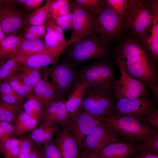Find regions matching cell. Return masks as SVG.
<instances>
[{
  "label": "cell",
  "instance_id": "cell-33",
  "mask_svg": "<svg viewBox=\"0 0 158 158\" xmlns=\"http://www.w3.org/2000/svg\"><path fill=\"white\" fill-rule=\"evenodd\" d=\"M137 150L158 155V133H156L146 138L139 143Z\"/></svg>",
  "mask_w": 158,
  "mask_h": 158
},
{
  "label": "cell",
  "instance_id": "cell-36",
  "mask_svg": "<svg viewBox=\"0 0 158 158\" xmlns=\"http://www.w3.org/2000/svg\"><path fill=\"white\" fill-rule=\"evenodd\" d=\"M128 0H106L107 6L124 19Z\"/></svg>",
  "mask_w": 158,
  "mask_h": 158
},
{
  "label": "cell",
  "instance_id": "cell-50",
  "mask_svg": "<svg viewBox=\"0 0 158 158\" xmlns=\"http://www.w3.org/2000/svg\"><path fill=\"white\" fill-rule=\"evenodd\" d=\"M19 80L22 89L26 95V98L30 96L34 95L33 89L22 80L20 79Z\"/></svg>",
  "mask_w": 158,
  "mask_h": 158
},
{
  "label": "cell",
  "instance_id": "cell-51",
  "mask_svg": "<svg viewBox=\"0 0 158 158\" xmlns=\"http://www.w3.org/2000/svg\"><path fill=\"white\" fill-rule=\"evenodd\" d=\"M35 29L36 33L39 36L41 39L44 38L46 33L45 27L44 25L35 26Z\"/></svg>",
  "mask_w": 158,
  "mask_h": 158
},
{
  "label": "cell",
  "instance_id": "cell-46",
  "mask_svg": "<svg viewBox=\"0 0 158 158\" xmlns=\"http://www.w3.org/2000/svg\"><path fill=\"white\" fill-rule=\"evenodd\" d=\"M16 94L9 84L5 80L0 82V94L10 95Z\"/></svg>",
  "mask_w": 158,
  "mask_h": 158
},
{
  "label": "cell",
  "instance_id": "cell-12",
  "mask_svg": "<svg viewBox=\"0 0 158 158\" xmlns=\"http://www.w3.org/2000/svg\"><path fill=\"white\" fill-rule=\"evenodd\" d=\"M120 137L114 129L101 121L88 134L79 147L80 150L98 153L107 145L121 140Z\"/></svg>",
  "mask_w": 158,
  "mask_h": 158
},
{
  "label": "cell",
  "instance_id": "cell-21",
  "mask_svg": "<svg viewBox=\"0 0 158 158\" xmlns=\"http://www.w3.org/2000/svg\"><path fill=\"white\" fill-rule=\"evenodd\" d=\"M18 59L22 65L39 70L44 69L51 64L54 65L53 58L47 51L23 56Z\"/></svg>",
  "mask_w": 158,
  "mask_h": 158
},
{
  "label": "cell",
  "instance_id": "cell-47",
  "mask_svg": "<svg viewBox=\"0 0 158 158\" xmlns=\"http://www.w3.org/2000/svg\"><path fill=\"white\" fill-rule=\"evenodd\" d=\"M11 122L5 121H0V126L2 129L3 132L8 134L10 136L14 132L15 127Z\"/></svg>",
  "mask_w": 158,
  "mask_h": 158
},
{
  "label": "cell",
  "instance_id": "cell-9",
  "mask_svg": "<svg viewBox=\"0 0 158 158\" xmlns=\"http://www.w3.org/2000/svg\"><path fill=\"white\" fill-rule=\"evenodd\" d=\"M157 102L148 92L136 99H119L110 113L136 117L145 121L149 114L157 109Z\"/></svg>",
  "mask_w": 158,
  "mask_h": 158
},
{
  "label": "cell",
  "instance_id": "cell-23",
  "mask_svg": "<svg viewBox=\"0 0 158 158\" xmlns=\"http://www.w3.org/2000/svg\"><path fill=\"white\" fill-rule=\"evenodd\" d=\"M45 51H47L44 41L42 39L23 40H22L12 56L19 58Z\"/></svg>",
  "mask_w": 158,
  "mask_h": 158
},
{
  "label": "cell",
  "instance_id": "cell-14",
  "mask_svg": "<svg viewBox=\"0 0 158 158\" xmlns=\"http://www.w3.org/2000/svg\"><path fill=\"white\" fill-rule=\"evenodd\" d=\"M71 5L73 28L67 46L92 32L95 25L94 15L79 6Z\"/></svg>",
  "mask_w": 158,
  "mask_h": 158
},
{
  "label": "cell",
  "instance_id": "cell-19",
  "mask_svg": "<svg viewBox=\"0 0 158 158\" xmlns=\"http://www.w3.org/2000/svg\"><path fill=\"white\" fill-rule=\"evenodd\" d=\"M87 88L80 78L71 89L65 103L66 110L70 118L76 114L80 109Z\"/></svg>",
  "mask_w": 158,
  "mask_h": 158
},
{
  "label": "cell",
  "instance_id": "cell-24",
  "mask_svg": "<svg viewBox=\"0 0 158 158\" xmlns=\"http://www.w3.org/2000/svg\"><path fill=\"white\" fill-rule=\"evenodd\" d=\"M22 41L20 35H7L0 43V66L11 57Z\"/></svg>",
  "mask_w": 158,
  "mask_h": 158
},
{
  "label": "cell",
  "instance_id": "cell-4",
  "mask_svg": "<svg viewBox=\"0 0 158 158\" xmlns=\"http://www.w3.org/2000/svg\"><path fill=\"white\" fill-rule=\"evenodd\" d=\"M101 121L114 129L119 135L130 142L139 143L157 133L140 118L110 113L101 118Z\"/></svg>",
  "mask_w": 158,
  "mask_h": 158
},
{
  "label": "cell",
  "instance_id": "cell-18",
  "mask_svg": "<svg viewBox=\"0 0 158 158\" xmlns=\"http://www.w3.org/2000/svg\"><path fill=\"white\" fill-rule=\"evenodd\" d=\"M137 151L133 143L121 140L107 145L98 153L102 158H130Z\"/></svg>",
  "mask_w": 158,
  "mask_h": 158
},
{
  "label": "cell",
  "instance_id": "cell-49",
  "mask_svg": "<svg viewBox=\"0 0 158 158\" xmlns=\"http://www.w3.org/2000/svg\"><path fill=\"white\" fill-rule=\"evenodd\" d=\"M26 158H44L41 148L32 147Z\"/></svg>",
  "mask_w": 158,
  "mask_h": 158
},
{
  "label": "cell",
  "instance_id": "cell-56",
  "mask_svg": "<svg viewBox=\"0 0 158 158\" xmlns=\"http://www.w3.org/2000/svg\"><path fill=\"white\" fill-rule=\"evenodd\" d=\"M1 153H2V152H1V150L0 149V154H1Z\"/></svg>",
  "mask_w": 158,
  "mask_h": 158
},
{
  "label": "cell",
  "instance_id": "cell-16",
  "mask_svg": "<svg viewBox=\"0 0 158 158\" xmlns=\"http://www.w3.org/2000/svg\"><path fill=\"white\" fill-rule=\"evenodd\" d=\"M53 142L63 158H77L80 155V149L75 139L66 128L57 132Z\"/></svg>",
  "mask_w": 158,
  "mask_h": 158
},
{
  "label": "cell",
  "instance_id": "cell-25",
  "mask_svg": "<svg viewBox=\"0 0 158 158\" xmlns=\"http://www.w3.org/2000/svg\"><path fill=\"white\" fill-rule=\"evenodd\" d=\"M58 129V126L56 123L51 124L47 127H39L33 130L30 138L39 147L51 141Z\"/></svg>",
  "mask_w": 158,
  "mask_h": 158
},
{
  "label": "cell",
  "instance_id": "cell-40",
  "mask_svg": "<svg viewBox=\"0 0 158 158\" xmlns=\"http://www.w3.org/2000/svg\"><path fill=\"white\" fill-rule=\"evenodd\" d=\"M25 99L16 94L10 95L0 94V100L11 104L23 103Z\"/></svg>",
  "mask_w": 158,
  "mask_h": 158
},
{
  "label": "cell",
  "instance_id": "cell-7",
  "mask_svg": "<svg viewBox=\"0 0 158 158\" xmlns=\"http://www.w3.org/2000/svg\"><path fill=\"white\" fill-rule=\"evenodd\" d=\"M115 99L111 90L87 87L80 109L102 118L111 112L115 104Z\"/></svg>",
  "mask_w": 158,
  "mask_h": 158
},
{
  "label": "cell",
  "instance_id": "cell-2",
  "mask_svg": "<svg viewBox=\"0 0 158 158\" xmlns=\"http://www.w3.org/2000/svg\"><path fill=\"white\" fill-rule=\"evenodd\" d=\"M111 50L100 38L92 32L67 45L63 53V60L76 66L82 63L108 56Z\"/></svg>",
  "mask_w": 158,
  "mask_h": 158
},
{
  "label": "cell",
  "instance_id": "cell-52",
  "mask_svg": "<svg viewBox=\"0 0 158 158\" xmlns=\"http://www.w3.org/2000/svg\"><path fill=\"white\" fill-rule=\"evenodd\" d=\"M134 158H158V155H154L148 152H140Z\"/></svg>",
  "mask_w": 158,
  "mask_h": 158
},
{
  "label": "cell",
  "instance_id": "cell-3",
  "mask_svg": "<svg viewBox=\"0 0 158 158\" xmlns=\"http://www.w3.org/2000/svg\"><path fill=\"white\" fill-rule=\"evenodd\" d=\"M152 0H128L124 17L129 36L142 43L153 21Z\"/></svg>",
  "mask_w": 158,
  "mask_h": 158
},
{
  "label": "cell",
  "instance_id": "cell-43",
  "mask_svg": "<svg viewBox=\"0 0 158 158\" xmlns=\"http://www.w3.org/2000/svg\"><path fill=\"white\" fill-rule=\"evenodd\" d=\"M44 1L43 0H25L23 6L27 11H33L39 8Z\"/></svg>",
  "mask_w": 158,
  "mask_h": 158
},
{
  "label": "cell",
  "instance_id": "cell-5",
  "mask_svg": "<svg viewBox=\"0 0 158 158\" xmlns=\"http://www.w3.org/2000/svg\"><path fill=\"white\" fill-rule=\"evenodd\" d=\"M92 32L109 47L120 41L127 30L125 19L106 5L95 17Z\"/></svg>",
  "mask_w": 158,
  "mask_h": 158
},
{
  "label": "cell",
  "instance_id": "cell-17",
  "mask_svg": "<svg viewBox=\"0 0 158 158\" xmlns=\"http://www.w3.org/2000/svg\"><path fill=\"white\" fill-rule=\"evenodd\" d=\"M43 70V78L33 88V92L34 95L42 102L45 110L55 100L57 87L49 80L47 67Z\"/></svg>",
  "mask_w": 158,
  "mask_h": 158
},
{
  "label": "cell",
  "instance_id": "cell-37",
  "mask_svg": "<svg viewBox=\"0 0 158 158\" xmlns=\"http://www.w3.org/2000/svg\"><path fill=\"white\" fill-rule=\"evenodd\" d=\"M40 148L44 158H63L54 142L50 141Z\"/></svg>",
  "mask_w": 158,
  "mask_h": 158
},
{
  "label": "cell",
  "instance_id": "cell-29",
  "mask_svg": "<svg viewBox=\"0 0 158 158\" xmlns=\"http://www.w3.org/2000/svg\"><path fill=\"white\" fill-rule=\"evenodd\" d=\"M23 103L11 104L0 100V121L11 122L22 111Z\"/></svg>",
  "mask_w": 158,
  "mask_h": 158
},
{
  "label": "cell",
  "instance_id": "cell-42",
  "mask_svg": "<svg viewBox=\"0 0 158 158\" xmlns=\"http://www.w3.org/2000/svg\"><path fill=\"white\" fill-rule=\"evenodd\" d=\"M24 29L23 33L20 35L22 40L41 39L35 32V26L28 27Z\"/></svg>",
  "mask_w": 158,
  "mask_h": 158
},
{
  "label": "cell",
  "instance_id": "cell-8",
  "mask_svg": "<svg viewBox=\"0 0 158 158\" xmlns=\"http://www.w3.org/2000/svg\"><path fill=\"white\" fill-rule=\"evenodd\" d=\"M76 66L63 60L51 67H47L48 75L57 87L55 100L68 97L71 89L80 78Z\"/></svg>",
  "mask_w": 158,
  "mask_h": 158
},
{
  "label": "cell",
  "instance_id": "cell-31",
  "mask_svg": "<svg viewBox=\"0 0 158 158\" xmlns=\"http://www.w3.org/2000/svg\"><path fill=\"white\" fill-rule=\"evenodd\" d=\"M69 2L71 5L80 7L91 13L95 17L107 5L106 0H73Z\"/></svg>",
  "mask_w": 158,
  "mask_h": 158
},
{
  "label": "cell",
  "instance_id": "cell-22",
  "mask_svg": "<svg viewBox=\"0 0 158 158\" xmlns=\"http://www.w3.org/2000/svg\"><path fill=\"white\" fill-rule=\"evenodd\" d=\"M52 0H47L46 3L26 16L23 29L30 26L44 25L51 16L50 6Z\"/></svg>",
  "mask_w": 158,
  "mask_h": 158
},
{
  "label": "cell",
  "instance_id": "cell-20",
  "mask_svg": "<svg viewBox=\"0 0 158 158\" xmlns=\"http://www.w3.org/2000/svg\"><path fill=\"white\" fill-rule=\"evenodd\" d=\"M153 12L152 23L143 43L151 53L156 62L158 59V0H152Z\"/></svg>",
  "mask_w": 158,
  "mask_h": 158
},
{
  "label": "cell",
  "instance_id": "cell-13",
  "mask_svg": "<svg viewBox=\"0 0 158 158\" xmlns=\"http://www.w3.org/2000/svg\"><path fill=\"white\" fill-rule=\"evenodd\" d=\"M101 121V118L80 109L70 118L65 128L74 138L79 146L92 129Z\"/></svg>",
  "mask_w": 158,
  "mask_h": 158
},
{
  "label": "cell",
  "instance_id": "cell-11",
  "mask_svg": "<svg viewBox=\"0 0 158 158\" xmlns=\"http://www.w3.org/2000/svg\"><path fill=\"white\" fill-rule=\"evenodd\" d=\"M16 5L17 0H0V24L7 36L16 35L23 29L26 13Z\"/></svg>",
  "mask_w": 158,
  "mask_h": 158
},
{
  "label": "cell",
  "instance_id": "cell-53",
  "mask_svg": "<svg viewBox=\"0 0 158 158\" xmlns=\"http://www.w3.org/2000/svg\"><path fill=\"white\" fill-rule=\"evenodd\" d=\"M63 31L72 29L73 25L72 22H65L60 26Z\"/></svg>",
  "mask_w": 158,
  "mask_h": 158
},
{
  "label": "cell",
  "instance_id": "cell-44",
  "mask_svg": "<svg viewBox=\"0 0 158 158\" xmlns=\"http://www.w3.org/2000/svg\"><path fill=\"white\" fill-rule=\"evenodd\" d=\"M72 14L71 11L64 16L51 20L55 24L60 27L62 24L65 22H72Z\"/></svg>",
  "mask_w": 158,
  "mask_h": 158
},
{
  "label": "cell",
  "instance_id": "cell-38",
  "mask_svg": "<svg viewBox=\"0 0 158 158\" xmlns=\"http://www.w3.org/2000/svg\"><path fill=\"white\" fill-rule=\"evenodd\" d=\"M5 80L9 84L16 94L25 98H26V95L22 89L19 79L12 76L8 78Z\"/></svg>",
  "mask_w": 158,
  "mask_h": 158
},
{
  "label": "cell",
  "instance_id": "cell-48",
  "mask_svg": "<svg viewBox=\"0 0 158 158\" xmlns=\"http://www.w3.org/2000/svg\"><path fill=\"white\" fill-rule=\"evenodd\" d=\"M82 152L77 158H102L99 153L82 150Z\"/></svg>",
  "mask_w": 158,
  "mask_h": 158
},
{
  "label": "cell",
  "instance_id": "cell-45",
  "mask_svg": "<svg viewBox=\"0 0 158 158\" xmlns=\"http://www.w3.org/2000/svg\"><path fill=\"white\" fill-rule=\"evenodd\" d=\"M61 9V16H64L69 12L72 9V6L68 0H56Z\"/></svg>",
  "mask_w": 158,
  "mask_h": 158
},
{
  "label": "cell",
  "instance_id": "cell-28",
  "mask_svg": "<svg viewBox=\"0 0 158 158\" xmlns=\"http://www.w3.org/2000/svg\"><path fill=\"white\" fill-rule=\"evenodd\" d=\"M23 107L26 113L38 121L42 118L44 111L42 102L34 95L27 98Z\"/></svg>",
  "mask_w": 158,
  "mask_h": 158
},
{
  "label": "cell",
  "instance_id": "cell-1",
  "mask_svg": "<svg viewBox=\"0 0 158 158\" xmlns=\"http://www.w3.org/2000/svg\"><path fill=\"white\" fill-rule=\"evenodd\" d=\"M121 60L127 73L144 83L152 92L153 98L158 100V69L156 61L147 47L139 40L124 36L114 49Z\"/></svg>",
  "mask_w": 158,
  "mask_h": 158
},
{
  "label": "cell",
  "instance_id": "cell-10",
  "mask_svg": "<svg viewBox=\"0 0 158 158\" xmlns=\"http://www.w3.org/2000/svg\"><path fill=\"white\" fill-rule=\"evenodd\" d=\"M113 52L121 73L119 79H116L111 88L115 98L134 99L148 93L145 85L129 74L121 60L116 53Z\"/></svg>",
  "mask_w": 158,
  "mask_h": 158
},
{
  "label": "cell",
  "instance_id": "cell-26",
  "mask_svg": "<svg viewBox=\"0 0 158 158\" xmlns=\"http://www.w3.org/2000/svg\"><path fill=\"white\" fill-rule=\"evenodd\" d=\"M15 121L14 132L17 136L34 130L38 121L23 111L19 113Z\"/></svg>",
  "mask_w": 158,
  "mask_h": 158
},
{
  "label": "cell",
  "instance_id": "cell-15",
  "mask_svg": "<svg viewBox=\"0 0 158 158\" xmlns=\"http://www.w3.org/2000/svg\"><path fill=\"white\" fill-rule=\"evenodd\" d=\"M66 101L62 99L55 100L49 104L44 110L40 127H47L53 123L65 126L70 118L66 108Z\"/></svg>",
  "mask_w": 158,
  "mask_h": 158
},
{
  "label": "cell",
  "instance_id": "cell-55",
  "mask_svg": "<svg viewBox=\"0 0 158 158\" xmlns=\"http://www.w3.org/2000/svg\"><path fill=\"white\" fill-rule=\"evenodd\" d=\"M3 133V131L2 128L0 126V138Z\"/></svg>",
  "mask_w": 158,
  "mask_h": 158
},
{
  "label": "cell",
  "instance_id": "cell-35",
  "mask_svg": "<svg viewBox=\"0 0 158 158\" xmlns=\"http://www.w3.org/2000/svg\"><path fill=\"white\" fill-rule=\"evenodd\" d=\"M44 25L47 30L46 33L51 37L66 47V41L65 40L63 31L60 27L51 21V19Z\"/></svg>",
  "mask_w": 158,
  "mask_h": 158
},
{
  "label": "cell",
  "instance_id": "cell-6",
  "mask_svg": "<svg viewBox=\"0 0 158 158\" xmlns=\"http://www.w3.org/2000/svg\"><path fill=\"white\" fill-rule=\"evenodd\" d=\"M114 67L110 57L81 66L80 78L87 87H94L111 91L116 79Z\"/></svg>",
  "mask_w": 158,
  "mask_h": 158
},
{
  "label": "cell",
  "instance_id": "cell-34",
  "mask_svg": "<svg viewBox=\"0 0 158 158\" xmlns=\"http://www.w3.org/2000/svg\"><path fill=\"white\" fill-rule=\"evenodd\" d=\"M20 140L10 138L0 147L4 158H17L20 145Z\"/></svg>",
  "mask_w": 158,
  "mask_h": 158
},
{
  "label": "cell",
  "instance_id": "cell-54",
  "mask_svg": "<svg viewBox=\"0 0 158 158\" xmlns=\"http://www.w3.org/2000/svg\"><path fill=\"white\" fill-rule=\"evenodd\" d=\"M6 36L0 24V43Z\"/></svg>",
  "mask_w": 158,
  "mask_h": 158
},
{
  "label": "cell",
  "instance_id": "cell-32",
  "mask_svg": "<svg viewBox=\"0 0 158 158\" xmlns=\"http://www.w3.org/2000/svg\"><path fill=\"white\" fill-rule=\"evenodd\" d=\"M44 41L46 50L53 58L55 65L58 62L60 56L66 47L47 33L44 37Z\"/></svg>",
  "mask_w": 158,
  "mask_h": 158
},
{
  "label": "cell",
  "instance_id": "cell-30",
  "mask_svg": "<svg viewBox=\"0 0 158 158\" xmlns=\"http://www.w3.org/2000/svg\"><path fill=\"white\" fill-rule=\"evenodd\" d=\"M21 64L18 58L12 56L0 66V82L8 78L14 76L21 71Z\"/></svg>",
  "mask_w": 158,
  "mask_h": 158
},
{
  "label": "cell",
  "instance_id": "cell-27",
  "mask_svg": "<svg viewBox=\"0 0 158 158\" xmlns=\"http://www.w3.org/2000/svg\"><path fill=\"white\" fill-rule=\"evenodd\" d=\"M41 70L24 66L21 64L20 72L13 76L22 80L33 89L42 79Z\"/></svg>",
  "mask_w": 158,
  "mask_h": 158
},
{
  "label": "cell",
  "instance_id": "cell-39",
  "mask_svg": "<svg viewBox=\"0 0 158 158\" xmlns=\"http://www.w3.org/2000/svg\"><path fill=\"white\" fill-rule=\"evenodd\" d=\"M20 145L17 158H26L32 149L31 140L28 138L20 140Z\"/></svg>",
  "mask_w": 158,
  "mask_h": 158
},
{
  "label": "cell",
  "instance_id": "cell-41",
  "mask_svg": "<svg viewBox=\"0 0 158 158\" xmlns=\"http://www.w3.org/2000/svg\"><path fill=\"white\" fill-rule=\"evenodd\" d=\"M148 126L154 130L158 133V110L156 109L149 114L145 119Z\"/></svg>",
  "mask_w": 158,
  "mask_h": 158
}]
</instances>
